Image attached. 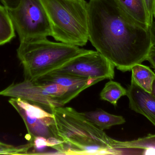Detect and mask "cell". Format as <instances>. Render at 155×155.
I'll return each instance as SVG.
<instances>
[{"label": "cell", "mask_w": 155, "mask_h": 155, "mask_svg": "<svg viewBox=\"0 0 155 155\" xmlns=\"http://www.w3.org/2000/svg\"><path fill=\"white\" fill-rule=\"evenodd\" d=\"M88 40L122 72L146 61L152 46L148 27L128 15L116 0L87 3Z\"/></svg>", "instance_id": "obj_1"}, {"label": "cell", "mask_w": 155, "mask_h": 155, "mask_svg": "<svg viewBox=\"0 0 155 155\" xmlns=\"http://www.w3.org/2000/svg\"><path fill=\"white\" fill-rule=\"evenodd\" d=\"M49 128L63 143L61 154L121 155L119 141L107 136L81 113L70 107H54Z\"/></svg>", "instance_id": "obj_2"}, {"label": "cell", "mask_w": 155, "mask_h": 155, "mask_svg": "<svg viewBox=\"0 0 155 155\" xmlns=\"http://www.w3.org/2000/svg\"><path fill=\"white\" fill-rule=\"evenodd\" d=\"M88 51L43 38L20 41L17 55L23 68L25 80L33 82Z\"/></svg>", "instance_id": "obj_3"}, {"label": "cell", "mask_w": 155, "mask_h": 155, "mask_svg": "<svg viewBox=\"0 0 155 155\" xmlns=\"http://www.w3.org/2000/svg\"><path fill=\"white\" fill-rule=\"evenodd\" d=\"M55 40L83 46L88 41L87 2L85 0H41Z\"/></svg>", "instance_id": "obj_4"}, {"label": "cell", "mask_w": 155, "mask_h": 155, "mask_svg": "<svg viewBox=\"0 0 155 155\" xmlns=\"http://www.w3.org/2000/svg\"><path fill=\"white\" fill-rule=\"evenodd\" d=\"M80 93L58 84L24 80L21 83H14L0 91V96L26 100L51 113L52 108L64 106Z\"/></svg>", "instance_id": "obj_5"}, {"label": "cell", "mask_w": 155, "mask_h": 155, "mask_svg": "<svg viewBox=\"0 0 155 155\" xmlns=\"http://www.w3.org/2000/svg\"><path fill=\"white\" fill-rule=\"evenodd\" d=\"M8 11L20 41L51 36L50 20L41 0H21L16 8Z\"/></svg>", "instance_id": "obj_6"}, {"label": "cell", "mask_w": 155, "mask_h": 155, "mask_svg": "<svg viewBox=\"0 0 155 155\" xmlns=\"http://www.w3.org/2000/svg\"><path fill=\"white\" fill-rule=\"evenodd\" d=\"M114 66L99 52L88 50L49 73L66 75L86 79L111 80L114 77Z\"/></svg>", "instance_id": "obj_7"}, {"label": "cell", "mask_w": 155, "mask_h": 155, "mask_svg": "<svg viewBox=\"0 0 155 155\" xmlns=\"http://www.w3.org/2000/svg\"><path fill=\"white\" fill-rule=\"evenodd\" d=\"M127 96L130 109L145 116L155 126V97L142 89L131 78Z\"/></svg>", "instance_id": "obj_8"}, {"label": "cell", "mask_w": 155, "mask_h": 155, "mask_svg": "<svg viewBox=\"0 0 155 155\" xmlns=\"http://www.w3.org/2000/svg\"><path fill=\"white\" fill-rule=\"evenodd\" d=\"M103 80L100 79H86L66 75L49 73L41 76L35 81L41 83L58 84L81 93L85 89Z\"/></svg>", "instance_id": "obj_9"}, {"label": "cell", "mask_w": 155, "mask_h": 155, "mask_svg": "<svg viewBox=\"0 0 155 155\" xmlns=\"http://www.w3.org/2000/svg\"><path fill=\"white\" fill-rule=\"evenodd\" d=\"M16 111L25 124L30 136L29 142H32L37 137H44L46 139L54 137L49 127L53 121V116L46 119H40L31 116L23 111Z\"/></svg>", "instance_id": "obj_10"}, {"label": "cell", "mask_w": 155, "mask_h": 155, "mask_svg": "<svg viewBox=\"0 0 155 155\" xmlns=\"http://www.w3.org/2000/svg\"><path fill=\"white\" fill-rule=\"evenodd\" d=\"M81 113L89 122L103 131L126 122L123 116L108 113L101 109Z\"/></svg>", "instance_id": "obj_11"}, {"label": "cell", "mask_w": 155, "mask_h": 155, "mask_svg": "<svg viewBox=\"0 0 155 155\" xmlns=\"http://www.w3.org/2000/svg\"><path fill=\"white\" fill-rule=\"evenodd\" d=\"M124 11L141 24L149 28L144 0H116Z\"/></svg>", "instance_id": "obj_12"}, {"label": "cell", "mask_w": 155, "mask_h": 155, "mask_svg": "<svg viewBox=\"0 0 155 155\" xmlns=\"http://www.w3.org/2000/svg\"><path fill=\"white\" fill-rule=\"evenodd\" d=\"M132 71V78L135 83L148 93H151L152 86L155 78V73L146 66L138 64L134 66Z\"/></svg>", "instance_id": "obj_13"}, {"label": "cell", "mask_w": 155, "mask_h": 155, "mask_svg": "<svg viewBox=\"0 0 155 155\" xmlns=\"http://www.w3.org/2000/svg\"><path fill=\"white\" fill-rule=\"evenodd\" d=\"M15 36V30L9 11L0 5V45L7 43Z\"/></svg>", "instance_id": "obj_14"}, {"label": "cell", "mask_w": 155, "mask_h": 155, "mask_svg": "<svg viewBox=\"0 0 155 155\" xmlns=\"http://www.w3.org/2000/svg\"><path fill=\"white\" fill-rule=\"evenodd\" d=\"M127 90L119 83L110 80L105 85L100 94V98L116 106L118 100L127 95Z\"/></svg>", "instance_id": "obj_15"}, {"label": "cell", "mask_w": 155, "mask_h": 155, "mask_svg": "<svg viewBox=\"0 0 155 155\" xmlns=\"http://www.w3.org/2000/svg\"><path fill=\"white\" fill-rule=\"evenodd\" d=\"M120 148L125 153L127 150L142 149L155 152V134L129 141H120Z\"/></svg>", "instance_id": "obj_16"}, {"label": "cell", "mask_w": 155, "mask_h": 155, "mask_svg": "<svg viewBox=\"0 0 155 155\" xmlns=\"http://www.w3.org/2000/svg\"><path fill=\"white\" fill-rule=\"evenodd\" d=\"M32 147V145L30 143L15 147L0 141V155L27 154Z\"/></svg>", "instance_id": "obj_17"}, {"label": "cell", "mask_w": 155, "mask_h": 155, "mask_svg": "<svg viewBox=\"0 0 155 155\" xmlns=\"http://www.w3.org/2000/svg\"><path fill=\"white\" fill-rule=\"evenodd\" d=\"M31 142L34 149L33 154H41V152L48 147L47 139L43 137H35Z\"/></svg>", "instance_id": "obj_18"}, {"label": "cell", "mask_w": 155, "mask_h": 155, "mask_svg": "<svg viewBox=\"0 0 155 155\" xmlns=\"http://www.w3.org/2000/svg\"><path fill=\"white\" fill-rule=\"evenodd\" d=\"M147 11L149 26L151 25L154 20V0H144Z\"/></svg>", "instance_id": "obj_19"}, {"label": "cell", "mask_w": 155, "mask_h": 155, "mask_svg": "<svg viewBox=\"0 0 155 155\" xmlns=\"http://www.w3.org/2000/svg\"><path fill=\"white\" fill-rule=\"evenodd\" d=\"M146 61H148L155 73V46L152 45L147 56Z\"/></svg>", "instance_id": "obj_20"}, {"label": "cell", "mask_w": 155, "mask_h": 155, "mask_svg": "<svg viewBox=\"0 0 155 155\" xmlns=\"http://www.w3.org/2000/svg\"><path fill=\"white\" fill-rule=\"evenodd\" d=\"M4 6L8 10H12L16 8L20 3L21 0H0Z\"/></svg>", "instance_id": "obj_21"}, {"label": "cell", "mask_w": 155, "mask_h": 155, "mask_svg": "<svg viewBox=\"0 0 155 155\" xmlns=\"http://www.w3.org/2000/svg\"><path fill=\"white\" fill-rule=\"evenodd\" d=\"M151 36L152 45L155 46V20H153V23L148 28Z\"/></svg>", "instance_id": "obj_22"}, {"label": "cell", "mask_w": 155, "mask_h": 155, "mask_svg": "<svg viewBox=\"0 0 155 155\" xmlns=\"http://www.w3.org/2000/svg\"><path fill=\"white\" fill-rule=\"evenodd\" d=\"M151 93L155 97V78L152 86V92Z\"/></svg>", "instance_id": "obj_23"}, {"label": "cell", "mask_w": 155, "mask_h": 155, "mask_svg": "<svg viewBox=\"0 0 155 155\" xmlns=\"http://www.w3.org/2000/svg\"><path fill=\"white\" fill-rule=\"evenodd\" d=\"M153 17L155 19V0H154V14Z\"/></svg>", "instance_id": "obj_24"}]
</instances>
